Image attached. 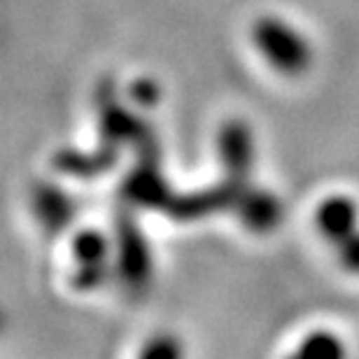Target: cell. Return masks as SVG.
<instances>
[{
  "instance_id": "52a82bcc",
  "label": "cell",
  "mask_w": 359,
  "mask_h": 359,
  "mask_svg": "<svg viewBox=\"0 0 359 359\" xmlns=\"http://www.w3.org/2000/svg\"><path fill=\"white\" fill-rule=\"evenodd\" d=\"M233 210L238 215L241 224L252 233H271L283 219V205L276 194H271L269 189H257L250 182L236 198Z\"/></svg>"
},
{
  "instance_id": "8fae6325",
  "label": "cell",
  "mask_w": 359,
  "mask_h": 359,
  "mask_svg": "<svg viewBox=\"0 0 359 359\" xmlns=\"http://www.w3.org/2000/svg\"><path fill=\"white\" fill-rule=\"evenodd\" d=\"M128 100L138 107H145V110L156 107L161 100V87L152 77H138V80H133L131 87H128Z\"/></svg>"
},
{
  "instance_id": "7c38bea8",
  "label": "cell",
  "mask_w": 359,
  "mask_h": 359,
  "mask_svg": "<svg viewBox=\"0 0 359 359\" xmlns=\"http://www.w3.org/2000/svg\"><path fill=\"white\" fill-rule=\"evenodd\" d=\"M180 355H182V348H180V343L168 334L152 336V339L140 348V357H149V359H175Z\"/></svg>"
},
{
  "instance_id": "3957f363",
  "label": "cell",
  "mask_w": 359,
  "mask_h": 359,
  "mask_svg": "<svg viewBox=\"0 0 359 359\" xmlns=\"http://www.w3.org/2000/svg\"><path fill=\"white\" fill-rule=\"evenodd\" d=\"M70 252L77 264L73 287L77 290H96L107 278V259H110V238L98 229H80L73 236Z\"/></svg>"
},
{
  "instance_id": "4fadbf2b",
  "label": "cell",
  "mask_w": 359,
  "mask_h": 359,
  "mask_svg": "<svg viewBox=\"0 0 359 359\" xmlns=\"http://www.w3.org/2000/svg\"><path fill=\"white\" fill-rule=\"evenodd\" d=\"M334 250L336 257H339L341 269L353 273V276H359V229L353 236H348L343 243H339Z\"/></svg>"
},
{
  "instance_id": "ba28073f",
  "label": "cell",
  "mask_w": 359,
  "mask_h": 359,
  "mask_svg": "<svg viewBox=\"0 0 359 359\" xmlns=\"http://www.w3.org/2000/svg\"><path fill=\"white\" fill-rule=\"evenodd\" d=\"M33 210L45 231L61 233L75 217V203L61 187L42 182L33 191Z\"/></svg>"
},
{
  "instance_id": "8992f818",
  "label": "cell",
  "mask_w": 359,
  "mask_h": 359,
  "mask_svg": "<svg viewBox=\"0 0 359 359\" xmlns=\"http://www.w3.org/2000/svg\"><path fill=\"white\" fill-rule=\"evenodd\" d=\"M315 229L336 248L359 229V205L346 194H332L315 208Z\"/></svg>"
},
{
  "instance_id": "7a4b0ae2",
  "label": "cell",
  "mask_w": 359,
  "mask_h": 359,
  "mask_svg": "<svg viewBox=\"0 0 359 359\" xmlns=\"http://www.w3.org/2000/svg\"><path fill=\"white\" fill-rule=\"evenodd\" d=\"M98 114H100V133H103L105 145L117 147L124 142L140 145L147 135H152L149 126L140 121L135 114H131L119 98L114 96V84L103 82L98 89Z\"/></svg>"
},
{
  "instance_id": "9c48e42d",
  "label": "cell",
  "mask_w": 359,
  "mask_h": 359,
  "mask_svg": "<svg viewBox=\"0 0 359 359\" xmlns=\"http://www.w3.org/2000/svg\"><path fill=\"white\" fill-rule=\"evenodd\" d=\"M119 149L112 145H105L98 149V152H75V149H63L54 156V166L63 170L68 175H77V177H93L100 175L103 170H107L117 161Z\"/></svg>"
},
{
  "instance_id": "277c9868",
  "label": "cell",
  "mask_w": 359,
  "mask_h": 359,
  "mask_svg": "<svg viewBox=\"0 0 359 359\" xmlns=\"http://www.w3.org/2000/svg\"><path fill=\"white\" fill-rule=\"evenodd\" d=\"M117 269L128 287H145L152 276L149 245L131 217H121L117 224Z\"/></svg>"
},
{
  "instance_id": "5b68a950",
  "label": "cell",
  "mask_w": 359,
  "mask_h": 359,
  "mask_svg": "<svg viewBox=\"0 0 359 359\" xmlns=\"http://www.w3.org/2000/svg\"><path fill=\"white\" fill-rule=\"evenodd\" d=\"M217 154L226 177L248 182L255 163V133L248 121L229 119L219 126Z\"/></svg>"
},
{
  "instance_id": "6da1fadb",
  "label": "cell",
  "mask_w": 359,
  "mask_h": 359,
  "mask_svg": "<svg viewBox=\"0 0 359 359\" xmlns=\"http://www.w3.org/2000/svg\"><path fill=\"white\" fill-rule=\"evenodd\" d=\"M250 35H252L255 49L276 73L285 77H299L311 68V42L290 21L276 17V14H264L252 24Z\"/></svg>"
},
{
  "instance_id": "30bf717a",
  "label": "cell",
  "mask_w": 359,
  "mask_h": 359,
  "mask_svg": "<svg viewBox=\"0 0 359 359\" xmlns=\"http://www.w3.org/2000/svg\"><path fill=\"white\" fill-rule=\"evenodd\" d=\"M343 353V341L329 329H313L297 346L299 357H341Z\"/></svg>"
}]
</instances>
